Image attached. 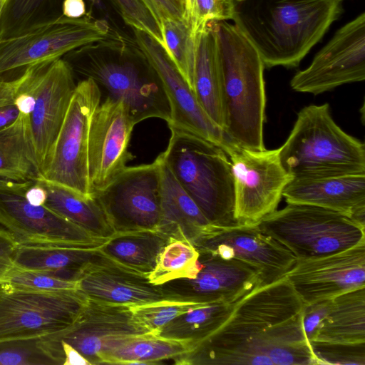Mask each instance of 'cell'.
Listing matches in <instances>:
<instances>
[{
    "label": "cell",
    "instance_id": "obj_1",
    "mask_svg": "<svg viewBox=\"0 0 365 365\" xmlns=\"http://www.w3.org/2000/svg\"><path fill=\"white\" fill-rule=\"evenodd\" d=\"M304 306L286 276L258 287L240 301L220 328L174 363L317 364L304 331Z\"/></svg>",
    "mask_w": 365,
    "mask_h": 365
},
{
    "label": "cell",
    "instance_id": "obj_2",
    "mask_svg": "<svg viewBox=\"0 0 365 365\" xmlns=\"http://www.w3.org/2000/svg\"><path fill=\"white\" fill-rule=\"evenodd\" d=\"M341 12L338 0H234L232 20L264 67H296Z\"/></svg>",
    "mask_w": 365,
    "mask_h": 365
},
{
    "label": "cell",
    "instance_id": "obj_3",
    "mask_svg": "<svg viewBox=\"0 0 365 365\" xmlns=\"http://www.w3.org/2000/svg\"><path fill=\"white\" fill-rule=\"evenodd\" d=\"M223 114L222 130L237 147L265 149L264 63L253 46L232 24L215 21Z\"/></svg>",
    "mask_w": 365,
    "mask_h": 365
},
{
    "label": "cell",
    "instance_id": "obj_4",
    "mask_svg": "<svg viewBox=\"0 0 365 365\" xmlns=\"http://www.w3.org/2000/svg\"><path fill=\"white\" fill-rule=\"evenodd\" d=\"M279 155L292 178L365 173L364 144L335 123L328 103L310 105L298 113Z\"/></svg>",
    "mask_w": 365,
    "mask_h": 365
},
{
    "label": "cell",
    "instance_id": "obj_5",
    "mask_svg": "<svg viewBox=\"0 0 365 365\" xmlns=\"http://www.w3.org/2000/svg\"><path fill=\"white\" fill-rule=\"evenodd\" d=\"M170 130L168 147L160 155L163 163L212 225H237L227 154L197 135L175 128Z\"/></svg>",
    "mask_w": 365,
    "mask_h": 365
},
{
    "label": "cell",
    "instance_id": "obj_6",
    "mask_svg": "<svg viewBox=\"0 0 365 365\" xmlns=\"http://www.w3.org/2000/svg\"><path fill=\"white\" fill-rule=\"evenodd\" d=\"M257 225L297 259L326 256L365 241V225L345 213L308 204L287 203Z\"/></svg>",
    "mask_w": 365,
    "mask_h": 365
},
{
    "label": "cell",
    "instance_id": "obj_7",
    "mask_svg": "<svg viewBox=\"0 0 365 365\" xmlns=\"http://www.w3.org/2000/svg\"><path fill=\"white\" fill-rule=\"evenodd\" d=\"M86 301L79 289L44 291L0 282V342L61 333Z\"/></svg>",
    "mask_w": 365,
    "mask_h": 365
},
{
    "label": "cell",
    "instance_id": "obj_8",
    "mask_svg": "<svg viewBox=\"0 0 365 365\" xmlns=\"http://www.w3.org/2000/svg\"><path fill=\"white\" fill-rule=\"evenodd\" d=\"M26 182L0 179V232L19 247L97 250L108 240L97 238L26 196Z\"/></svg>",
    "mask_w": 365,
    "mask_h": 365
},
{
    "label": "cell",
    "instance_id": "obj_9",
    "mask_svg": "<svg viewBox=\"0 0 365 365\" xmlns=\"http://www.w3.org/2000/svg\"><path fill=\"white\" fill-rule=\"evenodd\" d=\"M103 19L61 16L29 24L0 38V75L22 67L53 61L77 48L105 40Z\"/></svg>",
    "mask_w": 365,
    "mask_h": 365
},
{
    "label": "cell",
    "instance_id": "obj_10",
    "mask_svg": "<svg viewBox=\"0 0 365 365\" xmlns=\"http://www.w3.org/2000/svg\"><path fill=\"white\" fill-rule=\"evenodd\" d=\"M101 101V91L93 80L84 78L77 83L52 151L42 168V178L83 195H92L88 178V137L92 115Z\"/></svg>",
    "mask_w": 365,
    "mask_h": 365
},
{
    "label": "cell",
    "instance_id": "obj_11",
    "mask_svg": "<svg viewBox=\"0 0 365 365\" xmlns=\"http://www.w3.org/2000/svg\"><path fill=\"white\" fill-rule=\"evenodd\" d=\"M80 71L97 84L101 100L109 98L123 101L135 124L150 118L168 123L170 108L163 83L157 73L145 61L92 58Z\"/></svg>",
    "mask_w": 365,
    "mask_h": 365
},
{
    "label": "cell",
    "instance_id": "obj_12",
    "mask_svg": "<svg viewBox=\"0 0 365 365\" xmlns=\"http://www.w3.org/2000/svg\"><path fill=\"white\" fill-rule=\"evenodd\" d=\"M21 77L22 85L34 100L28 116L41 171L52 151L77 83L72 67L61 58L27 66Z\"/></svg>",
    "mask_w": 365,
    "mask_h": 365
},
{
    "label": "cell",
    "instance_id": "obj_13",
    "mask_svg": "<svg viewBox=\"0 0 365 365\" xmlns=\"http://www.w3.org/2000/svg\"><path fill=\"white\" fill-rule=\"evenodd\" d=\"M237 224L256 225L275 211L292 179L284 168L279 148L252 150L237 147L229 155Z\"/></svg>",
    "mask_w": 365,
    "mask_h": 365
},
{
    "label": "cell",
    "instance_id": "obj_14",
    "mask_svg": "<svg viewBox=\"0 0 365 365\" xmlns=\"http://www.w3.org/2000/svg\"><path fill=\"white\" fill-rule=\"evenodd\" d=\"M115 232L157 230L160 220V162L125 167L92 194Z\"/></svg>",
    "mask_w": 365,
    "mask_h": 365
},
{
    "label": "cell",
    "instance_id": "obj_15",
    "mask_svg": "<svg viewBox=\"0 0 365 365\" xmlns=\"http://www.w3.org/2000/svg\"><path fill=\"white\" fill-rule=\"evenodd\" d=\"M365 79V13L339 29L311 64L290 81L297 92L318 95Z\"/></svg>",
    "mask_w": 365,
    "mask_h": 365
},
{
    "label": "cell",
    "instance_id": "obj_16",
    "mask_svg": "<svg viewBox=\"0 0 365 365\" xmlns=\"http://www.w3.org/2000/svg\"><path fill=\"white\" fill-rule=\"evenodd\" d=\"M133 29L143 57L157 73L163 83L170 108L169 128L203 138L222 148L228 155L237 146L205 113L163 48L146 33Z\"/></svg>",
    "mask_w": 365,
    "mask_h": 365
},
{
    "label": "cell",
    "instance_id": "obj_17",
    "mask_svg": "<svg viewBox=\"0 0 365 365\" xmlns=\"http://www.w3.org/2000/svg\"><path fill=\"white\" fill-rule=\"evenodd\" d=\"M199 269L193 278H179L158 285L165 299L210 303L237 302L262 286L259 272L237 259H223L200 251Z\"/></svg>",
    "mask_w": 365,
    "mask_h": 365
},
{
    "label": "cell",
    "instance_id": "obj_18",
    "mask_svg": "<svg viewBox=\"0 0 365 365\" xmlns=\"http://www.w3.org/2000/svg\"><path fill=\"white\" fill-rule=\"evenodd\" d=\"M193 245L198 252H210L253 266L259 272L262 286L285 277L297 262L289 250L264 234L257 224L212 225Z\"/></svg>",
    "mask_w": 365,
    "mask_h": 365
},
{
    "label": "cell",
    "instance_id": "obj_19",
    "mask_svg": "<svg viewBox=\"0 0 365 365\" xmlns=\"http://www.w3.org/2000/svg\"><path fill=\"white\" fill-rule=\"evenodd\" d=\"M135 123L122 101L103 98L91 120L88 178L92 195L106 186L133 159L128 151Z\"/></svg>",
    "mask_w": 365,
    "mask_h": 365
},
{
    "label": "cell",
    "instance_id": "obj_20",
    "mask_svg": "<svg viewBox=\"0 0 365 365\" xmlns=\"http://www.w3.org/2000/svg\"><path fill=\"white\" fill-rule=\"evenodd\" d=\"M152 334L134 319L130 306L87 298L76 322L57 334L93 364H103L106 356L126 341Z\"/></svg>",
    "mask_w": 365,
    "mask_h": 365
},
{
    "label": "cell",
    "instance_id": "obj_21",
    "mask_svg": "<svg viewBox=\"0 0 365 365\" xmlns=\"http://www.w3.org/2000/svg\"><path fill=\"white\" fill-rule=\"evenodd\" d=\"M286 277L305 305L365 287V241L326 256L297 259Z\"/></svg>",
    "mask_w": 365,
    "mask_h": 365
},
{
    "label": "cell",
    "instance_id": "obj_22",
    "mask_svg": "<svg viewBox=\"0 0 365 365\" xmlns=\"http://www.w3.org/2000/svg\"><path fill=\"white\" fill-rule=\"evenodd\" d=\"M78 289L96 301L139 306L165 299L159 287L145 275L132 271L103 256L98 249L83 271Z\"/></svg>",
    "mask_w": 365,
    "mask_h": 365
},
{
    "label": "cell",
    "instance_id": "obj_23",
    "mask_svg": "<svg viewBox=\"0 0 365 365\" xmlns=\"http://www.w3.org/2000/svg\"><path fill=\"white\" fill-rule=\"evenodd\" d=\"M282 197L287 203L312 205L345 213L365 225V173L292 178Z\"/></svg>",
    "mask_w": 365,
    "mask_h": 365
},
{
    "label": "cell",
    "instance_id": "obj_24",
    "mask_svg": "<svg viewBox=\"0 0 365 365\" xmlns=\"http://www.w3.org/2000/svg\"><path fill=\"white\" fill-rule=\"evenodd\" d=\"M160 220L157 230L192 245L212 227L199 207L177 181L160 155Z\"/></svg>",
    "mask_w": 365,
    "mask_h": 365
},
{
    "label": "cell",
    "instance_id": "obj_25",
    "mask_svg": "<svg viewBox=\"0 0 365 365\" xmlns=\"http://www.w3.org/2000/svg\"><path fill=\"white\" fill-rule=\"evenodd\" d=\"M193 92L205 113L222 129L223 114L215 21L209 22L195 34Z\"/></svg>",
    "mask_w": 365,
    "mask_h": 365
},
{
    "label": "cell",
    "instance_id": "obj_26",
    "mask_svg": "<svg viewBox=\"0 0 365 365\" xmlns=\"http://www.w3.org/2000/svg\"><path fill=\"white\" fill-rule=\"evenodd\" d=\"M309 341L365 342V287L331 299L327 312Z\"/></svg>",
    "mask_w": 365,
    "mask_h": 365
},
{
    "label": "cell",
    "instance_id": "obj_27",
    "mask_svg": "<svg viewBox=\"0 0 365 365\" xmlns=\"http://www.w3.org/2000/svg\"><path fill=\"white\" fill-rule=\"evenodd\" d=\"M45 190L43 205L89 232L108 240L115 232L93 195L85 196L64 185L38 179Z\"/></svg>",
    "mask_w": 365,
    "mask_h": 365
},
{
    "label": "cell",
    "instance_id": "obj_28",
    "mask_svg": "<svg viewBox=\"0 0 365 365\" xmlns=\"http://www.w3.org/2000/svg\"><path fill=\"white\" fill-rule=\"evenodd\" d=\"M97 253L98 249L16 246L13 263L20 269L38 272L62 280L78 282Z\"/></svg>",
    "mask_w": 365,
    "mask_h": 365
},
{
    "label": "cell",
    "instance_id": "obj_29",
    "mask_svg": "<svg viewBox=\"0 0 365 365\" xmlns=\"http://www.w3.org/2000/svg\"><path fill=\"white\" fill-rule=\"evenodd\" d=\"M41 178L29 116L20 113L12 124L0 130V179L24 182Z\"/></svg>",
    "mask_w": 365,
    "mask_h": 365
},
{
    "label": "cell",
    "instance_id": "obj_30",
    "mask_svg": "<svg viewBox=\"0 0 365 365\" xmlns=\"http://www.w3.org/2000/svg\"><path fill=\"white\" fill-rule=\"evenodd\" d=\"M169 239L157 230L116 232L98 251L124 267L148 277Z\"/></svg>",
    "mask_w": 365,
    "mask_h": 365
},
{
    "label": "cell",
    "instance_id": "obj_31",
    "mask_svg": "<svg viewBox=\"0 0 365 365\" xmlns=\"http://www.w3.org/2000/svg\"><path fill=\"white\" fill-rule=\"evenodd\" d=\"M239 302H215L195 308L174 319L157 336L186 341L190 351L220 328Z\"/></svg>",
    "mask_w": 365,
    "mask_h": 365
},
{
    "label": "cell",
    "instance_id": "obj_32",
    "mask_svg": "<svg viewBox=\"0 0 365 365\" xmlns=\"http://www.w3.org/2000/svg\"><path fill=\"white\" fill-rule=\"evenodd\" d=\"M190 349L187 342L146 334L130 339L110 351L103 364H156Z\"/></svg>",
    "mask_w": 365,
    "mask_h": 365
},
{
    "label": "cell",
    "instance_id": "obj_33",
    "mask_svg": "<svg viewBox=\"0 0 365 365\" xmlns=\"http://www.w3.org/2000/svg\"><path fill=\"white\" fill-rule=\"evenodd\" d=\"M65 360L56 334L0 342V365H63Z\"/></svg>",
    "mask_w": 365,
    "mask_h": 365
},
{
    "label": "cell",
    "instance_id": "obj_34",
    "mask_svg": "<svg viewBox=\"0 0 365 365\" xmlns=\"http://www.w3.org/2000/svg\"><path fill=\"white\" fill-rule=\"evenodd\" d=\"M163 49L193 91L195 35L185 18L160 20Z\"/></svg>",
    "mask_w": 365,
    "mask_h": 365
},
{
    "label": "cell",
    "instance_id": "obj_35",
    "mask_svg": "<svg viewBox=\"0 0 365 365\" xmlns=\"http://www.w3.org/2000/svg\"><path fill=\"white\" fill-rule=\"evenodd\" d=\"M198 256L199 252L191 242L170 238L148 277L157 286L179 278H193L199 269Z\"/></svg>",
    "mask_w": 365,
    "mask_h": 365
},
{
    "label": "cell",
    "instance_id": "obj_36",
    "mask_svg": "<svg viewBox=\"0 0 365 365\" xmlns=\"http://www.w3.org/2000/svg\"><path fill=\"white\" fill-rule=\"evenodd\" d=\"M207 303L162 299L139 306H130L136 322L153 335L178 316Z\"/></svg>",
    "mask_w": 365,
    "mask_h": 365
},
{
    "label": "cell",
    "instance_id": "obj_37",
    "mask_svg": "<svg viewBox=\"0 0 365 365\" xmlns=\"http://www.w3.org/2000/svg\"><path fill=\"white\" fill-rule=\"evenodd\" d=\"M234 0H187L185 17L195 34L211 21L232 20Z\"/></svg>",
    "mask_w": 365,
    "mask_h": 365
},
{
    "label": "cell",
    "instance_id": "obj_38",
    "mask_svg": "<svg viewBox=\"0 0 365 365\" xmlns=\"http://www.w3.org/2000/svg\"><path fill=\"white\" fill-rule=\"evenodd\" d=\"M125 24L153 38L162 47L164 41L160 22L142 0H112Z\"/></svg>",
    "mask_w": 365,
    "mask_h": 365
},
{
    "label": "cell",
    "instance_id": "obj_39",
    "mask_svg": "<svg viewBox=\"0 0 365 365\" xmlns=\"http://www.w3.org/2000/svg\"><path fill=\"white\" fill-rule=\"evenodd\" d=\"M318 364H365V342L339 344L309 341Z\"/></svg>",
    "mask_w": 365,
    "mask_h": 365
},
{
    "label": "cell",
    "instance_id": "obj_40",
    "mask_svg": "<svg viewBox=\"0 0 365 365\" xmlns=\"http://www.w3.org/2000/svg\"><path fill=\"white\" fill-rule=\"evenodd\" d=\"M0 282L16 287L44 291L78 289V282L62 280L14 266L0 279Z\"/></svg>",
    "mask_w": 365,
    "mask_h": 365
},
{
    "label": "cell",
    "instance_id": "obj_41",
    "mask_svg": "<svg viewBox=\"0 0 365 365\" xmlns=\"http://www.w3.org/2000/svg\"><path fill=\"white\" fill-rule=\"evenodd\" d=\"M47 0H9L0 23V38L29 25L34 14ZM96 3L97 0H91Z\"/></svg>",
    "mask_w": 365,
    "mask_h": 365
},
{
    "label": "cell",
    "instance_id": "obj_42",
    "mask_svg": "<svg viewBox=\"0 0 365 365\" xmlns=\"http://www.w3.org/2000/svg\"><path fill=\"white\" fill-rule=\"evenodd\" d=\"M330 299L304 306L303 309V327L309 341L313 338L319 324L325 316L329 308Z\"/></svg>",
    "mask_w": 365,
    "mask_h": 365
},
{
    "label": "cell",
    "instance_id": "obj_43",
    "mask_svg": "<svg viewBox=\"0 0 365 365\" xmlns=\"http://www.w3.org/2000/svg\"><path fill=\"white\" fill-rule=\"evenodd\" d=\"M16 245L6 234L0 232V279L13 267V257Z\"/></svg>",
    "mask_w": 365,
    "mask_h": 365
},
{
    "label": "cell",
    "instance_id": "obj_44",
    "mask_svg": "<svg viewBox=\"0 0 365 365\" xmlns=\"http://www.w3.org/2000/svg\"><path fill=\"white\" fill-rule=\"evenodd\" d=\"M158 13L160 21L164 18L182 19V12L170 0H151Z\"/></svg>",
    "mask_w": 365,
    "mask_h": 365
},
{
    "label": "cell",
    "instance_id": "obj_45",
    "mask_svg": "<svg viewBox=\"0 0 365 365\" xmlns=\"http://www.w3.org/2000/svg\"><path fill=\"white\" fill-rule=\"evenodd\" d=\"M63 16L70 19H80L86 14L84 0H63Z\"/></svg>",
    "mask_w": 365,
    "mask_h": 365
},
{
    "label": "cell",
    "instance_id": "obj_46",
    "mask_svg": "<svg viewBox=\"0 0 365 365\" xmlns=\"http://www.w3.org/2000/svg\"><path fill=\"white\" fill-rule=\"evenodd\" d=\"M19 77L12 81L0 80V106L14 103Z\"/></svg>",
    "mask_w": 365,
    "mask_h": 365
},
{
    "label": "cell",
    "instance_id": "obj_47",
    "mask_svg": "<svg viewBox=\"0 0 365 365\" xmlns=\"http://www.w3.org/2000/svg\"><path fill=\"white\" fill-rule=\"evenodd\" d=\"M20 111L13 103L0 106V130L12 124L19 116Z\"/></svg>",
    "mask_w": 365,
    "mask_h": 365
},
{
    "label": "cell",
    "instance_id": "obj_48",
    "mask_svg": "<svg viewBox=\"0 0 365 365\" xmlns=\"http://www.w3.org/2000/svg\"><path fill=\"white\" fill-rule=\"evenodd\" d=\"M66 360L63 365H91L76 349L61 341Z\"/></svg>",
    "mask_w": 365,
    "mask_h": 365
},
{
    "label": "cell",
    "instance_id": "obj_49",
    "mask_svg": "<svg viewBox=\"0 0 365 365\" xmlns=\"http://www.w3.org/2000/svg\"><path fill=\"white\" fill-rule=\"evenodd\" d=\"M172 1L184 14L185 15V0H170Z\"/></svg>",
    "mask_w": 365,
    "mask_h": 365
},
{
    "label": "cell",
    "instance_id": "obj_50",
    "mask_svg": "<svg viewBox=\"0 0 365 365\" xmlns=\"http://www.w3.org/2000/svg\"><path fill=\"white\" fill-rule=\"evenodd\" d=\"M145 4V5L150 9V10L156 16V17L158 18V19L160 21V19H159V17H158V13L156 11V9L154 6V4L152 2L151 0H142Z\"/></svg>",
    "mask_w": 365,
    "mask_h": 365
},
{
    "label": "cell",
    "instance_id": "obj_51",
    "mask_svg": "<svg viewBox=\"0 0 365 365\" xmlns=\"http://www.w3.org/2000/svg\"><path fill=\"white\" fill-rule=\"evenodd\" d=\"M187 0H185V3L186 4Z\"/></svg>",
    "mask_w": 365,
    "mask_h": 365
},
{
    "label": "cell",
    "instance_id": "obj_52",
    "mask_svg": "<svg viewBox=\"0 0 365 365\" xmlns=\"http://www.w3.org/2000/svg\"><path fill=\"white\" fill-rule=\"evenodd\" d=\"M338 1H341L342 0H338Z\"/></svg>",
    "mask_w": 365,
    "mask_h": 365
}]
</instances>
